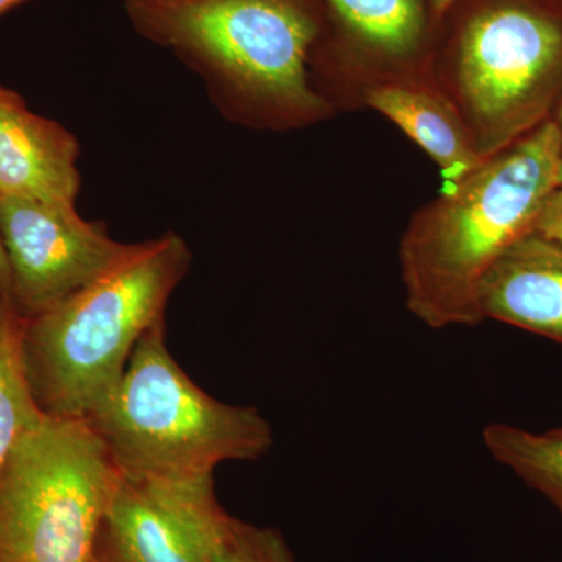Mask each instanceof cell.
Listing matches in <instances>:
<instances>
[{
	"label": "cell",
	"instance_id": "1",
	"mask_svg": "<svg viewBox=\"0 0 562 562\" xmlns=\"http://www.w3.org/2000/svg\"><path fill=\"white\" fill-rule=\"evenodd\" d=\"M558 177L560 138L550 117L417 214L401 244L409 312L436 330L480 324V281L532 231Z\"/></svg>",
	"mask_w": 562,
	"mask_h": 562
},
{
	"label": "cell",
	"instance_id": "2",
	"mask_svg": "<svg viewBox=\"0 0 562 562\" xmlns=\"http://www.w3.org/2000/svg\"><path fill=\"white\" fill-rule=\"evenodd\" d=\"M191 251L176 233L124 257L54 308L25 319V371L44 416L87 420L121 382L144 333L165 321Z\"/></svg>",
	"mask_w": 562,
	"mask_h": 562
},
{
	"label": "cell",
	"instance_id": "3",
	"mask_svg": "<svg viewBox=\"0 0 562 562\" xmlns=\"http://www.w3.org/2000/svg\"><path fill=\"white\" fill-rule=\"evenodd\" d=\"M121 476L192 482L227 461H255L273 446L257 408L211 397L180 368L165 321L144 333L121 382L87 419Z\"/></svg>",
	"mask_w": 562,
	"mask_h": 562
},
{
	"label": "cell",
	"instance_id": "4",
	"mask_svg": "<svg viewBox=\"0 0 562 562\" xmlns=\"http://www.w3.org/2000/svg\"><path fill=\"white\" fill-rule=\"evenodd\" d=\"M140 36L176 52L231 102L313 120L324 102L306 72L317 35L303 0H124Z\"/></svg>",
	"mask_w": 562,
	"mask_h": 562
},
{
	"label": "cell",
	"instance_id": "5",
	"mask_svg": "<svg viewBox=\"0 0 562 562\" xmlns=\"http://www.w3.org/2000/svg\"><path fill=\"white\" fill-rule=\"evenodd\" d=\"M120 483L90 422L44 416L0 465V562H94Z\"/></svg>",
	"mask_w": 562,
	"mask_h": 562
},
{
	"label": "cell",
	"instance_id": "6",
	"mask_svg": "<svg viewBox=\"0 0 562 562\" xmlns=\"http://www.w3.org/2000/svg\"><path fill=\"white\" fill-rule=\"evenodd\" d=\"M458 91L487 160L550 120L562 101V24L522 2L480 11L462 33Z\"/></svg>",
	"mask_w": 562,
	"mask_h": 562
},
{
	"label": "cell",
	"instance_id": "7",
	"mask_svg": "<svg viewBox=\"0 0 562 562\" xmlns=\"http://www.w3.org/2000/svg\"><path fill=\"white\" fill-rule=\"evenodd\" d=\"M0 235L10 262V302L24 319L54 308L109 271L131 244L114 241L76 206L0 198Z\"/></svg>",
	"mask_w": 562,
	"mask_h": 562
},
{
	"label": "cell",
	"instance_id": "8",
	"mask_svg": "<svg viewBox=\"0 0 562 562\" xmlns=\"http://www.w3.org/2000/svg\"><path fill=\"white\" fill-rule=\"evenodd\" d=\"M228 519L213 476L192 482L121 476L94 562H217Z\"/></svg>",
	"mask_w": 562,
	"mask_h": 562
},
{
	"label": "cell",
	"instance_id": "9",
	"mask_svg": "<svg viewBox=\"0 0 562 562\" xmlns=\"http://www.w3.org/2000/svg\"><path fill=\"white\" fill-rule=\"evenodd\" d=\"M79 144L57 122L32 113L0 87V198L76 206Z\"/></svg>",
	"mask_w": 562,
	"mask_h": 562
},
{
	"label": "cell",
	"instance_id": "10",
	"mask_svg": "<svg viewBox=\"0 0 562 562\" xmlns=\"http://www.w3.org/2000/svg\"><path fill=\"white\" fill-rule=\"evenodd\" d=\"M482 319L562 344V244L530 232L497 258L479 284Z\"/></svg>",
	"mask_w": 562,
	"mask_h": 562
},
{
	"label": "cell",
	"instance_id": "11",
	"mask_svg": "<svg viewBox=\"0 0 562 562\" xmlns=\"http://www.w3.org/2000/svg\"><path fill=\"white\" fill-rule=\"evenodd\" d=\"M366 101L416 140L453 183L483 165L468 125L441 95L405 85H383L369 90Z\"/></svg>",
	"mask_w": 562,
	"mask_h": 562
},
{
	"label": "cell",
	"instance_id": "12",
	"mask_svg": "<svg viewBox=\"0 0 562 562\" xmlns=\"http://www.w3.org/2000/svg\"><path fill=\"white\" fill-rule=\"evenodd\" d=\"M483 442L498 464L505 465L530 490L552 503L562 516V436L535 432L509 424L486 425Z\"/></svg>",
	"mask_w": 562,
	"mask_h": 562
},
{
	"label": "cell",
	"instance_id": "13",
	"mask_svg": "<svg viewBox=\"0 0 562 562\" xmlns=\"http://www.w3.org/2000/svg\"><path fill=\"white\" fill-rule=\"evenodd\" d=\"M24 325L13 303L0 295V465L20 436L44 417L25 371Z\"/></svg>",
	"mask_w": 562,
	"mask_h": 562
},
{
	"label": "cell",
	"instance_id": "14",
	"mask_svg": "<svg viewBox=\"0 0 562 562\" xmlns=\"http://www.w3.org/2000/svg\"><path fill=\"white\" fill-rule=\"evenodd\" d=\"M344 24L375 49L406 55L424 31L420 0H327Z\"/></svg>",
	"mask_w": 562,
	"mask_h": 562
},
{
	"label": "cell",
	"instance_id": "15",
	"mask_svg": "<svg viewBox=\"0 0 562 562\" xmlns=\"http://www.w3.org/2000/svg\"><path fill=\"white\" fill-rule=\"evenodd\" d=\"M217 562H299L279 530L244 522L231 516L217 552Z\"/></svg>",
	"mask_w": 562,
	"mask_h": 562
},
{
	"label": "cell",
	"instance_id": "16",
	"mask_svg": "<svg viewBox=\"0 0 562 562\" xmlns=\"http://www.w3.org/2000/svg\"><path fill=\"white\" fill-rule=\"evenodd\" d=\"M531 232L550 241L562 244V184L554 188L552 194L543 202Z\"/></svg>",
	"mask_w": 562,
	"mask_h": 562
},
{
	"label": "cell",
	"instance_id": "17",
	"mask_svg": "<svg viewBox=\"0 0 562 562\" xmlns=\"http://www.w3.org/2000/svg\"><path fill=\"white\" fill-rule=\"evenodd\" d=\"M0 295L9 299L11 295V271L5 247H3L2 235H0Z\"/></svg>",
	"mask_w": 562,
	"mask_h": 562
},
{
	"label": "cell",
	"instance_id": "18",
	"mask_svg": "<svg viewBox=\"0 0 562 562\" xmlns=\"http://www.w3.org/2000/svg\"><path fill=\"white\" fill-rule=\"evenodd\" d=\"M552 121L557 125L558 138H560V177H558V187L562 184V101L552 114Z\"/></svg>",
	"mask_w": 562,
	"mask_h": 562
},
{
	"label": "cell",
	"instance_id": "19",
	"mask_svg": "<svg viewBox=\"0 0 562 562\" xmlns=\"http://www.w3.org/2000/svg\"><path fill=\"white\" fill-rule=\"evenodd\" d=\"M24 2H27V0H0V16Z\"/></svg>",
	"mask_w": 562,
	"mask_h": 562
},
{
	"label": "cell",
	"instance_id": "20",
	"mask_svg": "<svg viewBox=\"0 0 562 562\" xmlns=\"http://www.w3.org/2000/svg\"><path fill=\"white\" fill-rule=\"evenodd\" d=\"M453 2L454 0H431V5L436 13H443Z\"/></svg>",
	"mask_w": 562,
	"mask_h": 562
},
{
	"label": "cell",
	"instance_id": "21",
	"mask_svg": "<svg viewBox=\"0 0 562 562\" xmlns=\"http://www.w3.org/2000/svg\"><path fill=\"white\" fill-rule=\"evenodd\" d=\"M552 431L557 432V435L562 436V427L552 428Z\"/></svg>",
	"mask_w": 562,
	"mask_h": 562
},
{
	"label": "cell",
	"instance_id": "22",
	"mask_svg": "<svg viewBox=\"0 0 562 562\" xmlns=\"http://www.w3.org/2000/svg\"><path fill=\"white\" fill-rule=\"evenodd\" d=\"M0 87H2V85H0Z\"/></svg>",
	"mask_w": 562,
	"mask_h": 562
}]
</instances>
